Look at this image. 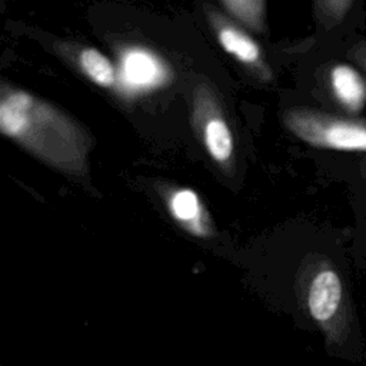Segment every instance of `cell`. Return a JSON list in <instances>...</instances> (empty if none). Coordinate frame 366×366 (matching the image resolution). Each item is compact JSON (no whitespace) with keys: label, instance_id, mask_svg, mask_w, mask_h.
<instances>
[{"label":"cell","instance_id":"obj_2","mask_svg":"<svg viewBox=\"0 0 366 366\" xmlns=\"http://www.w3.org/2000/svg\"><path fill=\"white\" fill-rule=\"evenodd\" d=\"M343 300V285L339 274L332 269L319 272L307 292V310L310 317L322 326L327 336H333L332 326L340 312Z\"/></svg>","mask_w":366,"mask_h":366},{"label":"cell","instance_id":"obj_4","mask_svg":"<svg viewBox=\"0 0 366 366\" xmlns=\"http://www.w3.org/2000/svg\"><path fill=\"white\" fill-rule=\"evenodd\" d=\"M124 79L134 86L153 84L159 79L157 61L142 50L129 51L123 59Z\"/></svg>","mask_w":366,"mask_h":366},{"label":"cell","instance_id":"obj_7","mask_svg":"<svg viewBox=\"0 0 366 366\" xmlns=\"http://www.w3.org/2000/svg\"><path fill=\"white\" fill-rule=\"evenodd\" d=\"M80 64L84 73L99 86L107 87L114 81V70L107 57L94 49H86L80 54Z\"/></svg>","mask_w":366,"mask_h":366},{"label":"cell","instance_id":"obj_6","mask_svg":"<svg viewBox=\"0 0 366 366\" xmlns=\"http://www.w3.org/2000/svg\"><path fill=\"white\" fill-rule=\"evenodd\" d=\"M219 40L222 47L236 56L239 60L244 61V63H253L259 59L260 50L257 47V44L249 39L247 36H244L243 33L230 29V27H224L219 31Z\"/></svg>","mask_w":366,"mask_h":366},{"label":"cell","instance_id":"obj_5","mask_svg":"<svg viewBox=\"0 0 366 366\" xmlns=\"http://www.w3.org/2000/svg\"><path fill=\"white\" fill-rule=\"evenodd\" d=\"M204 143L217 162H226L232 156L233 140L227 124L220 119H212L204 127Z\"/></svg>","mask_w":366,"mask_h":366},{"label":"cell","instance_id":"obj_9","mask_svg":"<svg viewBox=\"0 0 366 366\" xmlns=\"http://www.w3.org/2000/svg\"><path fill=\"white\" fill-rule=\"evenodd\" d=\"M223 6L247 24H254L262 13V1H223Z\"/></svg>","mask_w":366,"mask_h":366},{"label":"cell","instance_id":"obj_3","mask_svg":"<svg viewBox=\"0 0 366 366\" xmlns=\"http://www.w3.org/2000/svg\"><path fill=\"white\" fill-rule=\"evenodd\" d=\"M332 89L337 100L350 112H359L366 100V86L356 69L337 64L330 73Z\"/></svg>","mask_w":366,"mask_h":366},{"label":"cell","instance_id":"obj_1","mask_svg":"<svg viewBox=\"0 0 366 366\" xmlns=\"http://www.w3.org/2000/svg\"><path fill=\"white\" fill-rule=\"evenodd\" d=\"M287 123L299 137L313 146L366 152V122L315 112H296L289 116Z\"/></svg>","mask_w":366,"mask_h":366},{"label":"cell","instance_id":"obj_8","mask_svg":"<svg viewBox=\"0 0 366 366\" xmlns=\"http://www.w3.org/2000/svg\"><path fill=\"white\" fill-rule=\"evenodd\" d=\"M170 212L182 223H194L199 219L200 203L194 192L180 190L170 199Z\"/></svg>","mask_w":366,"mask_h":366}]
</instances>
